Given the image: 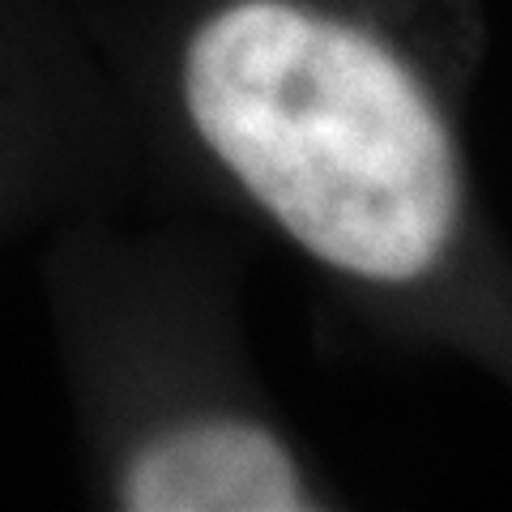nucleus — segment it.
I'll list each match as a JSON object with an SVG mask.
<instances>
[{
	"mask_svg": "<svg viewBox=\"0 0 512 512\" xmlns=\"http://www.w3.org/2000/svg\"><path fill=\"white\" fill-rule=\"evenodd\" d=\"M133 512H295L303 487L291 453L252 423H197L158 436L124 474Z\"/></svg>",
	"mask_w": 512,
	"mask_h": 512,
	"instance_id": "obj_2",
	"label": "nucleus"
},
{
	"mask_svg": "<svg viewBox=\"0 0 512 512\" xmlns=\"http://www.w3.org/2000/svg\"><path fill=\"white\" fill-rule=\"evenodd\" d=\"M184 99L205 146L325 265L410 282L453 239L448 128L363 30L291 0L231 5L192 35Z\"/></svg>",
	"mask_w": 512,
	"mask_h": 512,
	"instance_id": "obj_1",
	"label": "nucleus"
}]
</instances>
